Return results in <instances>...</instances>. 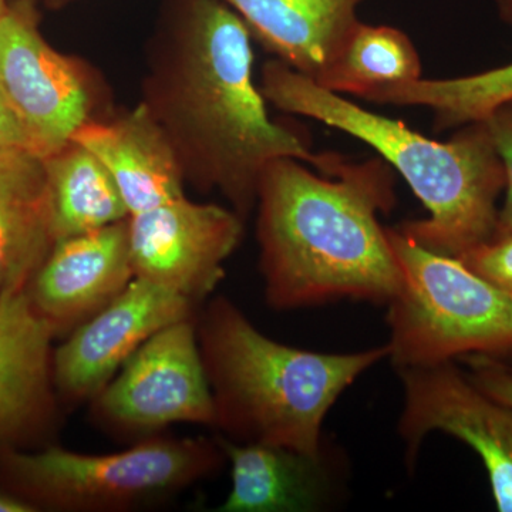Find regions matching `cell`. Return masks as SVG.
I'll return each instance as SVG.
<instances>
[{
  "mask_svg": "<svg viewBox=\"0 0 512 512\" xmlns=\"http://www.w3.org/2000/svg\"><path fill=\"white\" fill-rule=\"evenodd\" d=\"M251 36L224 0H180L148 50L141 99L174 147L185 181L220 192L244 221L271 161L296 158L330 175L343 160L318 156L298 131L271 119L254 79Z\"/></svg>",
  "mask_w": 512,
  "mask_h": 512,
  "instance_id": "cell-1",
  "label": "cell"
},
{
  "mask_svg": "<svg viewBox=\"0 0 512 512\" xmlns=\"http://www.w3.org/2000/svg\"><path fill=\"white\" fill-rule=\"evenodd\" d=\"M394 202L384 160L342 161L332 175L313 173L296 158L266 165L255 208L268 305L291 311L339 299L392 301L403 274L379 215Z\"/></svg>",
  "mask_w": 512,
  "mask_h": 512,
  "instance_id": "cell-2",
  "label": "cell"
},
{
  "mask_svg": "<svg viewBox=\"0 0 512 512\" xmlns=\"http://www.w3.org/2000/svg\"><path fill=\"white\" fill-rule=\"evenodd\" d=\"M259 87L276 109L359 138L399 171L429 218L397 229L421 247L460 258L493 238L505 171L484 121L461 127L446 143L431 140L323 89L281 60L265 64Z\"/></svg>",
  "mask_w": 512,
  "mask_h": 512,
  "instance_id": "cell-3",
  "label": "cell"
},
{
  "mask_svg": "<svg viewBox=\"0 0 512 512\" xmlns=\"http://www.w3.org/2000/svg\"><path fill=\"white\" fill-rule=\"evenodd\" d=\"M198 346L214 402V427L235 443L323 454L326 414L353 382L383 359L387 345L319 353L268 338L227 296L197 315Z\"/></svg>",
  "mask_w": 512,
  "mask_h": 512,
  "instance_id": "cell-4",
  "label": "cell"
},
{
  "mask_svg": "<svg viewBox=\"0 0 512 512\" xmlns=\"http://www.w3.org/2000/svg\"><path fill=\"white\" fill-rule=\"evenodd\" d=\"M227 460L217 437L136 441L126 450L83 454L49 446L0 448V470L10 493L35 507L66 512H124L170 500L217 473Z\"/></svg>",
  "mask_w": 512,
  "mask_h": 512,
  "instance_id": "cell-5",
  "label": "cell"
},
{
  "mask_svg": "<svg viewBox=\"0 0 512 512\" xmlns=\"http://www.w3.org/2000/svg\"><path fill=\"white\" fill-rule=\"evenodd\" d=\"M403 282L387 303L389 359L397 370L457 357H512V296L456 256L421 247L387 228Z\"/></svg>",
  "mask_w": 512,
  "mask_h": 512,
  "instance_id": "cell-6",
  "label": "cell"
},
{
  "mask_svg": "<svg viewBox=\"0 0 512 512\" xmlns=\"http://www.w3.org/2000/svg\"><path fill=\"white\" fill-rule=\"evenodd\" d=\"M197 315L154 333L90 400V416L97 427L131 444L163 434L177 423L214 427Z\"/></svg>",
  "mask_w": 512,
  "mask_h": 512,
  "instance_id": "cell-7",
  "label": "cell"
},
{
  "mask_svg": "<svg viewBox=\"0 0 512 512\" xmlns=\"http://www.w3.org/2000/svg\"><path fill=\"white\" fill-rule=\"evenodd\" d=\"M0 93L22 121L33 153L42 158L100 117L99 80L82 60L47 43L32 0H15L0 18Z\"/></svg>",
  "mask_w": 512,
  "mask_h": 512,
  "instance_id": "cell-8",
  "label": "cell"
},
{
  "mask_svg": "<svg viewBox=\"0 0 512 512\" xmlns=\"http://www.w3.org/2000/svg\"><path fill=\"white\" fill-rule=\"evenodd\" d=\"M397 372L404 390L397 427L407 463L416 461L427 434H450L480 456L497 510L512 512V407L481 390L453 362Z\"/></svg>",
  "mask_w": 512,
  "mask_h": 512,
  "instance_id": "cell-9",
  "label": "cell"
},
{
  "mask_svg": "<svg viewBox=\"0 0 512 512\" xmlns=\"http://www.w3.org/2000/svg\"><path fill=\"white\" fill-rule=\"evenodd\" d=\"M231 208L187 195L128 217L134 276L202 306L225 278V262L244 235Z\"/></svg>",
  "mask_w": 512,
  "mask_h": 512,
  "instance_id": "cell-10",
  "label": "cell"
},
{
  "mask_svg": "<svg viewBox=\"0 0 512 512\" xmlns=\"http://www.w3.org/2000/svg\"><path fill=\"white\" fill-rule=\"evenodd\" d=\"M200 308L170 289L134 278L116 299L53 350L57 396L76 406L89 403L154 333L192 318Z\"/></svg>",
  "mask_w": 512,
  "mask_h": 512,
  "instance_id": "cell-11",
  "label": "cell"
},
{
  "mask_svg": "<svg viewBox=\"0 0 512 512\" xmlns=\"http://www.w3.org/2000/svg\"><path fill=\"white\" fill-rule=\"evenodd\" d=\"M134 278L127 218L56 241L26 291L56 338L83 325Z\"/></svg>",
  "mask_w": 512,
  "mask_h": 512,
  "instance_id": "cell-12",
  "label": "cell"
},
{
  "mask_svg": "<svg viewBox=\"0 0 512 512\" xmlns=\"http://www.w3.org/2000/svg\"><path fill=\"white\" fill-rule=\"evenodd\" d=\"M53 339L26 289L0 296V448L55 420Z\"/></svg>",
  "mask_w": 512,
  "mask_h": 512,
  "instance_id": "cell-13",
  "label": "cell"
},
{
  "mask_svg": "<svg viewBox=\"0 0 512 512\" xmlns=\"http://www.w3.org/2000/svg\"><path fill=\"white\" fill-rule=\"evenodd\" d=\"M74 141L92 151L119 188L128 214L185 197L183 167L167 134L143 103L84 124Z\"/></svg>",
  "mask_w": 512,
  "mask_h": 512,
  "instance_id": "cell-14",
  "label": "cell"
},
{
  "mask_svg": "<svg viewBox=\"0 0 512 512\" xmlns=\"http://www.w3.org/2000/svg\"><path fill=\"white\" fill-rule=\"evenodd\" d=\"M231 464L232 487L218 512H311L329 503L332 478L323 454L235 443L217 436Z\"/></svg>",
  "mask_w": 512,
  "mask_h": 512,
  "instance_id": "cell-15",
  "label": "cell"
},
{
  "mask_svg": "<svg viewBox=\"0 0 512 512\" xmlns=\"http://www.w3.org/2000/svg\"><path fill=\"white\" fill-rule=\"evenodd\" d=\"M55 244L45 160L0 151V296L28 289Z\"/></svg>",
  "mask_w": 512,
  "mask_h": 512,
  "instance_id": "cell-16",
  "label": "cell"
},
{
  "mask_svg": "<svg viewBox=\"0 0 512 512\" xmlns=\"http://www.w3.org/2000/svg\"><path fill=\"white\" fill-rule=\"evenodd\" d=\"M266 49L316 80L357 23L365 0H224Z\"/></svg>",
  "mask_w": 512,
  "mask_h": 512,
  "instance_id": "cell-17",
  "label": "cell"
},
{
  "mask_svg": "<svg viewBox=\"0 0 512 512\" xmlns=\"http://www.w3.org/2000/svg\"><path fill=\"white\" fill-rule=\"evenodd\" d=\"M56 241L130 217L107 168L77 141L43 158Z\"/></svg>",
  "mask_w": 512,
  "mask_h": 512,
  "instance_id": "cell-18",
  "label": "cell"
},
{
  "mask_svg": "<svg viewBox=\"0 0 512 512\" xmlns=\"http://www.w3.org/2000/svg\"><path fill=\"white\" fill-rule=\"evenodd\" d=\"M416 46L402 30L359 22L318 79L333 93L365 99L375 90L421 79Z\"/></svg>",
  "mask_w": 512,
  "mask_h": 512,
  "instance_id": "cell-19",
  "label": "cell"
},
{
  "mask_svg": "<svg viewBox=\"0 0 512 512\" xmlns=\"http://www.w3.org/2000/svg\"><path fill=\"white\" fill-rule=\"evenodd\" d=\"M501 15L512 23V0H497ZM367 101L392 106L426 107L434 113L436 130L463 127L484 121L495 110L512 103V63L500 69L444 80L383 87L366 97Z\"/></svg>",
  "mask_w": 512,
  "mask_h": 512,
  "instance_id": "cell-20",
  "label": "cell"
},
{
  "mask_svg": "<svg viewBox=\"0 0 512 512\" xmlns=\"http://www.w3.org/2000/svg\"><path fill=\"white\" fill-rule=\"evenodd\" d=\"M458 259L485 281L512 296V234L491 238Z\"/></svg>",
  "mask_w": 512,
  "mask_h": 512,
  "instance_id": "cell-21",
  "label": "cell"
},
{
  "mask_svg": "<svg viewBox=\"0 0 512 512\" xmlns=\"http://www.w3.org/2000/svg\"><path fill=\"white\" fill-rule=\"evenodd\" d=\"M498 156L503 161L505 171V202L498 210L497 227L493 238L512 234V110L505 106L495 110L484 120Z\"/></svg>",
  "mask_w": 512,
  "mask_h": 512,
  "instance_id": "cell-22",
  "label": "cell"
},
{
  "mask_svg": "<svg viewBox=\"0 0 512 512\" xmlns=\"http://www.w3.org/2000/svg\"><path fill=\"white\" fill-rule=\"evenodd\" d=\"M468 377L498 402L512 407V366L504 360L485 355L464 356Z\"/></svg>",
  "mask_w": 512,
  "mask_h": 512,
  "instance_id": "cell-23",
  "label": "cell"
},
{
  "mask_svg": "<svg viewBox=\"0 0 512 512\" xmlns=\"http://www.w3.org/2000/svg\"><path fill=\"white\" fill-rule=\"evenodd\" d=\"M6 150H28L33 153L32 141L22 121L0 93V151Z\"/></svg>",
  "mask_w": 512,
  "mask_h": 512,
  "instance_id": "cell-24",
  "label": "cell"
},
{
  "mask_svg": "<svg viewBox=\"0 0 512 512\" xmlns=\"http://www.w3.org/2000/svg\"><path fill=\"white\" fill-rule=\"evenodd\" d=\"M36 511L25 500L8 490H0V512H33Z\"/></svg>",
  "mask_w": 512,
  "mask_h": 512,
  "instance_id": "cell-25",
  "label": "cell"
},
{
  "mask_svg": "<svg viewBox=\"0 0 512 512\" xmlns=\"http://www.w3.org/2000/svg\"><path fill=\"white\" fill-rule=\"evenodd\" d=\"M10 3L8 0H0V18L5 15L6 10H8Z\"/></svg>",
  "mask_w": 512,
  "mask_h": 512,
  "instance_id": "cell-26",
  "label": "cell"
},
{
  "mask_svg": "<svg viewBox=\"0 0 512 512\" xmlns=\"http://www.w3.org/2000/svg\"><path fill=\"white\" fill-rule=\"evenodd\" d=\"M50 5H60V3L67 2V0H46Z\"/></svg>",
  "mask_w": 512,
  "mask_h": 512,
  "instance_id": "cell-27",
  "label": "cell"
},
{
  "mask_svg": "<svg viewBox=\"0 0 512 512\" xmlns=\"http://www.w3.org/2000/svg\"><path fill=\"white\" fill-rule=\"evenodd\" d=\"M508 107H510V109L512 110V103H511V104H510V106H508Z\"/></svg>",
  "mask_w": 512,
  "mask_h": 512,
  "instance_id": "cell-28",
  "label": "cell"
},
{
  "mask_svg": "<svg viewBox=\"0 0 512 512\" xmlns=\"http://www.w3.org/2000/svg\"><path fill=\"white\" fill-rule=\"evenodd\" d=\"M32 2H33V0H32Z\"/></svg>",
  "mask_w": 512,
  "mask_h": 512,
  "instance_id": "cell-29",
  "label": "cell"
}]
</instances>
